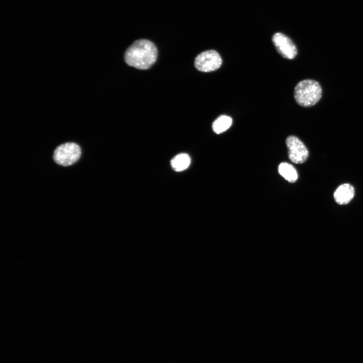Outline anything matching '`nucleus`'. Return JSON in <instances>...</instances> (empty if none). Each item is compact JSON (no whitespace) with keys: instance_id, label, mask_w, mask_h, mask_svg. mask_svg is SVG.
<instances>
[{"instance_id":"nucleus-1","label":"nucleus","mask_w":363,"mask_h":363,"mask_svg":"<svg viewBox=\"0 0 363 363\" xmlns=\"http://www.w3.org/2000/svg\"><path fill=\"white\" fill-rule=\"evenodd\" d=\"M157 56V49L152 42L147 39H139L127 49L125 60L130 66L145 70L155 62Z\"/></svg>"},{"instance_id":"nucleus-2","label":"nucleus","mask_w":363,"mask_h":363,"mask_svg":"<svg viewBox=\"0 0 363 363\" xmlns=\"http://www.w3.org/2000/svg\"><path fill=\"white\" fill-rule=\"evenodd\" d=\"M322 88L316 81L304 80L298 82L294 88V97L297 104L308 107L314 105L322 96Z\"/></svg>"},{"instance_id":"nucleus-3","label":"nucleus","mask_w":363,"mask_h":363,"mask_svg":"<svg viewBox=\"0 0 363 363\" xmlns=\"http://www.w3.org/2000/svg\"><path fill=\"white\" fill-rule=\"evenodd\" d=\"M81 154V148L78 145L75 143H66L55 149L53 159L57 164L67 166L77 161Z\"/></svg>"},{"instance_id":"nucleus-4","label":"nucleus","mask_w":363,"mask_h":363,"mask_svg":"<svg viewBox=\"0 0 363 363\" xmlns=\"http://www.w3.org/2000/svg\"><path fill=\"white\" fill-rule=\"evenodd\" d=\"M222 59L216 51L208 50L198 54L195 59V67L199 71L210 72L218 69Z\"/></svg>"},{"instance_id":"nucleus-5","label":"nucleus","mask_w":363,"mask_h":363,"mask_svg":"<svg viewBox=\"0 0 363 363\" xmlns=\"http://www.w3.org/2000/svg\"><path fill=\"white\" fill-rule=\"evenodd\" d=\"M289 159L296 164L304 163L308 158L309 152L304 144L296 136H288L286 140Z\"/></svg>"},{"instance_id":"nucleus-6","label":"nucleus","mask_w":363,"mask_h":363,"mask_svg":"<svg viewBox=\"0 0 363 363\" xmlns=\"http://www.w3.org/2000/svg\"><path fill=\"white\" fill-rule=\"evenodd\" d=\"M272 40L277 52L282 57L292 59L297 55V51L295 45L285 34L277 32L273 35Z\"/></svg>"},{"instance_id":"nucleus-7","label":"nucleus","mask_w":363,"mask_h":363,"mask_svg":"<svg viewBox=\"0 0 363 363\" xmlns=\"http://www.w3.org/2000/svg\"><path fill=\"white\" fill-rule=\"evenodd\" d=\"M354 189L349 184H343L340 185L334 193V198L335 202L339 205L348 204L353 198Z\"/></svg>"},{"instance_id":"nucleus-8","label":"nucleus","mask_w":363,"mask_h":363,"mask_svg":"<svg viewBox=\"0 0 363 363\" xmlns=\"http://www.w3.org/2000/svg\"><path fill=\"white\" fill-rule=\"evenodd\" d=\"M191 163V158L186 153H180L174 157L170 164L172 168L176 171H181L187 169Z\"/></svg>"},{"instance_id":"nucleus-9","label":"nucleus","mask_w":363,"mask_h":363,"mask_svg":"<svg viewBox=\"0 0 363 363\" xmlns=\"http://www.w3.org/2000/svg\"><path fill=\"white\" fill-rule=\"evenodd\" d=\"M232 123V118L226 115L219 116L212 124V129L216 134L224 132L230 128Z\"/></svg>"},{"instance_id":"nucleus-10","label":"nucleus","mask_w":363,"mask_h":363,"mask_svg":"<svg viewBox=\"0 0 363 363\" xmlns=\"http://www.w3.org/2000/svg\"><path fill=\"white\" fill-rule=\"evenodd\" d=\"M278 171L280 174L289 182H295L297 179L296 170L292 165L288 163H280L278 167Z\"/></svg>"}]
</instances>
